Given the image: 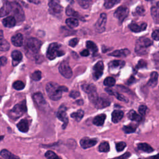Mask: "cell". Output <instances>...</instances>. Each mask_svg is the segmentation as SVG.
<instances>
[{
    "label": "cell",
    "mask_w": 159,
    "mask_h": 159,
    "mask_svg": "<svg viewBox=\"0 0 159 159\" xmlns=\"http://www.w3.org/2000/svg\"><path fill=\"white\" fill-rule=\"evenodd\" d=\"M66 14L67 16H75V17H80L78 16V13L76 12L71 7L68 6L66 9Z\"/></svg>",
    "instance_id": "cell-41"
},
{
    "label": "cell",
    "mask_w": 159,
    "mask_h": 159,
    "mask_svg": "<svg viewBox=\"0 0 159 159\" xmlns=\"http://www.w3.org/2000/svg\"><path fill=\"white\" fill-rule=\"evenodd\" d=\"M147 62L144 60H142L141 59L139 61L138 63H137V67L138 68H144V67H146L147 66Z\"/></svg>",
    "instance_id": "cell-50"
},
{
    "label": "cell",
    "mask_w": 159,
    "mask_h": 159,
    "mask_svg": "<svg viewBox=\"0 0 159 159\" xmlns=\"http://www.w3.org/2000/svg\"><path fill=\"white\" fill-rule=\"evenodd\" d=\"M80 55L81 56H83V57H87V56H88L89 55V52L88 50L84 49V50H83V51H81L80 52Z\"/></svg>",
    "instance_id": "cell-56"
},
{
    "label": "cell",
    "mask_w": 159,
    "mask_h": 159,
    "mask_svg": "<svg viewBox=\"0 0 159 159\" xmlns=\"http://www.w3.org/2000/svg\"><path fill=\"white\" fill-rule=\"evenodd\" d=\"M66 25L70 28H75L78 26L79 22L75 18H68L66 20Z\"/></svg>",
    "instance_id": "cell-33"
},
{
    "label": "cell",
    "mask_w": 159,
    "mask_h": 159,
    "mask_svg": "<svg viewBox=\"0 0 159 159\" xmlns=\"http://www.w3.org/2000/svg\"><path fill=\"white\" fill-rule=\"evenodd\" d=\"M42 42L36 38L28 39L25 42V51L26 55L30 58H35L41 47Z\"/></svg>",
    "instance_id": "cell-2"
},
{
    "label": "cell",
    "mask_w": 159,
    "mask_h": 159,
    "mask_svg": "<svg viewBox=\"0 0 159 159\" xmlns=\"http://www.w3.org/2000/svg\"><path fill=\"white\" fill-rule=\"evenodd\" d=\"M65 52L61 48V44L58 43H52L49 45L47 51V57L49 60H53L58 57L63 56Z\"/></svg>",
    "instance_id": "cell-3"
},
{
    "label": "cell",
    "mask_w": 159,
    "mask_h": 159,
    "mask_svg": "<svg viewBox=\"0 0 159 159\" xmlns=\"http://www.w3.org/2000/svg\"><path fill=\"white\" fill-rule=\"evenodd\" d=\"M152 45V41L147 37L139 39L135 44V52L139 55H144L147 53V48Z\"/></svg>",
    "instance_id": "cell-5"
},
{
    "label": "cell",
    "mask_w": 159,
    "mask_h": 159,
    "mask_svg": "<svg viewBox=\"0 0 159 159\" xmlns=\"http://www.w3.org/2000/svg\"><path fill=\"white\" fill-rule=\"evenodd\" d=\"M116 84V80L112 77H107L104 81V84L108 87L114 86Z\"/></svg>",
    "instance_id": "cell-39"
},
{
    "label": "cell",
    "mask_w": 159,
    "mask_h": 159,
    "mask_svg": "<svg viewBox=\"0 0 159 159\" xmlns=\"http://www.w3.org/2000/svg\"><path fill=\"white\" fill-rule=\"evenodd\" d=\"M106 116L104 114H101L98 115L93 119V122L94 125H98V126L102 125L104 122V120L106 119Z\"/></svg>",
    "instance_id": "cell-28"
},
{
    "label": "cell",
    "mask_w": 159,
    "mask_h": 159,
    "mask_svg": "<svg viewBox=\"0 0 159 159\" xmlns=\"http://www.w3.org/2000/svg\"><path fill=\"white\" fill-rule=\"evenodd\" d=\"M45 156L47 159H53L54 158H55L57 155H56V153H55L53 152L48 150L45 153Z\"/></svg>",
    "instance_id": "cell-45"
},
{
    "label": "cell",
    "mask_w": 159,
    "mask_h": 159,
    "mask_svg": "<svg viewBox=\"0 0 159 159\" xmlns=\"http://www.w3.org/2000/svg\"><path fill=\"white\" fill-rule=\"evenodd\" d=\"M11 12V6L9 1H5L3 6L0 8V17L9 14Z\"/></svg>",
    "instance_id": "cell-20"
},
{
    "label": "cell",
    "mask_w": 159,
    "mask_h": 159,
    "mask_svg": "<svg viewBox=\"0 0 159 159\" xmlns=\"http://www.w3.org/2000/svg\"><path fill=\"white\" fill-rule=\"evenodd\" d=\"M29 2H32V3H34V4H39L40 2V1H29Z\"/></svg>",
    "instance_id": "cell-60"
},
{
    "label": "cell",
    "mask_w": 159,
    "mask_h": 159,
    "mask_svg": "<svg viewBox=\"0 0 159 159\" xmlns=\"http://www.w3.org/2000/svg\"><path fill=\"white\" fill-rule=\"evenodd\" d=\"M46 91L48 96L53 101H57L61 98L63 92H67L68 88L64 86H59L57 83L51 81L46 84Z\"/></svg>",
    "instance_id": "cell-1"
},
{
    "label": "cell",
    "mask_w": 159,
    "mask_h": 159,
    "mask_svg": "<svg viewBox=\"0 0 159 159\" xmlns=\"http://www.w3.org/2000/svg\"><path fill=\"white\" fill-rule=\"evenodd\" d=\"M146 159H158V155H156L155 156H152L150 158H146Z\"/></svg>",
    "instance_id": "cell-59"
},
{
    "label": "cell",
    "mask_w": 159,
    "mask_h": 159,
    "mask_svg": "<svg viewBox=\"0 0 159 159\" xmlns=\"http://www.w3.org/2000/svg\"><path fill=\"white\" fill-rule=\"evenodd\" d=\"M42 78V73L39 70H37L34 71L32 75H31V78L34 80V81H39Z\"/></svg>",
    "instance_id": "cell-43"
},
{
    "label": "cell",
    "mask_w": 159,
    "mask_h": 159,
    "mask_svg": "<svg viewBox=\"0 0 159 159\" xmlns=\"http://www.w3.org/2000/svg\"><path fill=\"white\" fill-rule=\"evenodd\" d=\"M78 42H79V40H78V38L72 39L69 42V45L71 47H75L78 44Z\"/></svg>",
    "instance_id": "cell-51"
},
{
    "label": "cell",
    "mask_w": 159,
    "mask_h": 159,
    "mask_svg": "<svg viewBox=\"0 0 159 159\" xmlns=\"http://www.w3.org/2000/svg\"><path fill=\"white\" fill-rule=\"evenodd\" d=\"M53 159H61V157H59L58 156H57L55 158H54Z\"/></svg>",
    "instance_id": "cell-62"
},
{
    "label": "cell",
    "mask_w": 159,
    "mask_h": 159,
    "mask_svg": "<svg viewBox=\"0 0 159 159\" xmlns=\"http://www.w3.org/2000/svg\"><path fill=\"white\" fill-rule=\"evenodd\" d=\"M134 80H135V78H134L133 76H131V77L129 79V80H128V83L131 84V83H132L133 82H134Z\"/></svg>",
    "instance_id": "cell-58"
},
{
    "label": "cell",
    "mask_w": 159,
    "mask_h": 159,
    "mask_svg": "<svg viewBox=\"0 0 159 159\" xmlns=\"http://www.w3.org/2000/svg\"><path fill=\"white\" fill-rule=\"evenodd\" d=\"M4 139V135H0V142Z\"/></svg>",
    "instance_id": "cell-61"
},
{
    "label": "cell",
    "mask_w": 159,
    "mask_h": 159,
    "mask_svg": "<svg viewBox=\"0 0 159 159\" xmlns=\"http://www.w3.org/2000/svg\"><path fill=\"white\" fill-rule=\"evenodd\" d=\"M33 99L37 106H39L40 107H45L47 105V102L45 100L42 94L40 93H35L33 95Z\"/></svg>",
    "instance_id": "cell-14"
},
{
    "label": "cell",
    "mask_w": 159,
    "mask_h": 159,
    "mask_svg": "<svg viewBox=\"0 0 159 159\" xmlns=\"http://www.w3.org/2000/svg\"><path fill=\"white\" fill-rule=\"evenodd\" d=\"M105 90H106V91L108 94H111V95H114V92L111 89L106 88Z\"/></svg>",
    "instance_id": "cell-57"
},
{
    "label": "cell",
    "mask_w": 159,
    "mask_h": 159,
    "mask_svg": "<svg viewBox=\"0 0 159 159\" xmlns=\"http://www.w3.org/2000/svg\"><path fill=\"white\" fill-rule=\"evenodd\" d=\"M18 129L22 132H27L29 130V122L25 119H22L17 124Z\"/></svg>",
    "instance_id": "cell-26"
},
{
    "label": "cell",
    "mask_w": 159,
    "mask_h": 159,
    "mask_svg": "<svg viewBox=\"0 0 159 159\" xmlns=\"http://www.w3.org/2000/svg\"><path fill=\"white\" fill-rule=\"evenodd\" d=\"M104 70V64L102 61L97 62L93 67V78L97 80L101 77Z\"/></svg>",
    "instance_id": "cell-12"
},
{
    "label": "cell",
    "mask_w": 159,
    "mask_h": 159,
    "mask_svg": "<svg viewBox=\"0 0 159 159\" xmlns=\"http://www.w3.org/2000/svg\"><path fill=\"white\" fill-rule=\"evenodd\" d=\"M130 53V50L127 48L125 49H121V50H117L116 51H114L109 54L110 56H113V57H126L128 55H129Z\"/></svg>",
    "instance_id": "cell-21"
},
{
    "label": "cell",
    "mask_w": 159,
    "mask_h": 159,
    "mask_svg": "<svg viewBox=\"0 0 159 159\" xmlns=\"http://www.w3.org/2000/svg\"><path fill=\"white\" fill-rule=\"evenodd\" d=\"M151 15L152 17L155 21L156 24L158 23V20H159V5H158V2H157V4L155 6H152L151 7Z\"/></svg>",
    "instance_id": "cell-24"
},
{
    "label": "cell",
    "mask_w": 159,
    "mask_h": 159,
    "mask_svg": "<svg viewBox=\"0 0 159 159\" xmlns=\"http://www.w3.org/2000/svg\"><path fill=\"white\" fill-rule=\"evenodd\" d=\"M129 28L134 32H140L146 29L147 24L145 22H142L141 24L133 22L129 25Z\"/></svg>",
    "instance_id": "cell-15"
},
{
    "label": "cell",
    "mask_w": 159,
    "mask_h": 159,
    "mask_svg": "<svg viewBox=\"0 0 159 159\" xmlns=\"http://www.w3.org/2000/svg\"><path fill=\"white\" fill-rule=\"evenodd\" d=\"M158 75L157 72H156V71L152 72L150 75V80L147 83L148 86L152 87V88L156 86L157 84V83H158Z\"/></svg>",
    "instance_id": "cell-27"
},
{
    "label": "cell",
    "mask_w": 159,
    "mask_h": 159,
    "mask_svg": "<svg viewBox=\"0 0 159 159\" xmlns=\"http://www.w3.org/2000/svg\"><path fill=\"white\" fill-rule=\"evenodd\" d=\"M60 74L66 78H70L72 76V70L67 61H63L58 67Z\"/></svg>",
    "instance_id": "cell-7"
},
{
    "label": "cell",
    "mask_w": 159,
    "mask_h": 159,
    "mask_svg": "<svg viewBox=\"0 0 159 159\" xmlns=\"http://www.w3.org/2000/svg\"><path fill=\"white\" fill-rule=\"evenodd\" d=\"M136 125H134V124H130L128 125L124 126L122 128V130L126 134H130V133H133L136 130Z\"/></svg>",
    "instance_id": "cell-37"
},
{
    "label": "cell",
    "mask_w": 159,
    "mask_h": 159,
    "mask_svg": "<svg viewBox=\"0 0 159 159\" xmlns=\"http://www.w3.org/2000/svg\"><path fill=\"white\" fill-rule=\"evenodd\" d=\"M107 20V16L105 13H102L100 15L98 20L94 24V28L97 32L102 33L106 29V24Z\"/></svg>",
    "instance_id": "cell-8"
},
{
    "label": "cell",
    "mask_w": 159,
    "mask_h": 159,
    "mask_svg": "<svg viewBox=\"0 0 159 159\" xmlns=\"http://www.w3.org/2000/svg\"><path fill=\"white\" fill-rule=\"evenodd\" d=\"M98 150L101 152H107L110 150L109 145L107 142H103L100 143L98 147Z\"/></svg>",
    "instance_id": "cell-36"
},
{
    "label": "cell",
    "mask_w": 159,
    "mask_h": 159,
    "mask_svg": "<svg viewBox=\"0 0 159 159\" xmlns=\"http://www.w3.org/2000/svg\"><path fill=\"white\" fill-rule=\"evenodd\" d=\"M120 2V1L118 0H107L105 1L104 3V6L106 9H111L113 6H114L116 4Z\"/></svg>",
    "instance_id": "cell-38"
},
{
    "label": "cell",
    "mask_w": 159,
    "mask_h": 159,
    "mask_svg": "<svg viewBox=\"0 0 159 159\" xmlns=\"http://www.w3.org/2000/svg\"><path fill=\"white\" fill-rule=\"evenodd\" d=\"M1 156L5 159H20L17 156L11 153L6 149H2L0 152Z\"/></svg>",
    "instance_id": "cell-29"
},
{
    "label": "cell",
    "mask_w": 159,
    "mask_h": 159,
    "mask_svg": "<svg viewBox=\"0 0 159 159\" xmlns=\"http://www.w3.org/2000/svg\"><path fill=\"white\" fill-rule=\"evenodd\" d=\"M57 116L59 120L63 122L62 128L65 129L68 123V118L66 114V107L64 105H61L57 113Z\"/></svg>",
    "instance_id": "cell-9"
},
{
    "label": "cell",
    "mask_w": 159,
    "mask_h": 159,
    "mask_svg": "<svg viewBox=\"0 0 159 159\" xmlns=\"http://www.w3.org/2000/svg\"><path fill=\"white\" fill-rule=\"evenodd\" d=\"M147 107L145 105H141L139 107V112L141 116H144L146 113Z\"/></svg>",
    "instance_id": "cell-49"
},
{
    "label": "cell",
    "mask_w": 159,
    "mask_h": 159,
    "mask_svg": "<svg viewBox=\"0 0 159 159\" xmlns=\"http://www.w3.org/2000/svg\"><path fill=\"white\" fill-rule=\"evenodd\" d=\"M11 42L16 47H21L23 45V35L18 33L11 37Z\"/></svg>",
    "instance_id": "cell-19"
},
{
    "label": "cell",
    "mask_w": 159,
    "mask_h": 159,
    "mask_svg": "<svg viewBox=\"0 0 159 159\" xmlns=\"http://www.w3.org/2000/svg\"><path fill=\"white\" fill-rule=\"evenodd\" d=\"M80 95V93L78 91H72L70 93V96L73 98H75V99L79 97Z\"/></svg>",
    "instance_id": "cell-54"
},
{
    "label": "cell",
    "mask_w": 159,
    "mask_h": 159,
    "mask_svg": "<svg viewBox=\"0 0 159 159\" xmlns=\"http://www.w3.org/2000/svg\"><path fill=\"white\" fill-rule=\"evenodd\" d=\"M13 88L16 90H22L24 88L25 84L22 81H16L12 84Z\"/></svg>",
    "instance_id": "cell-40"
},
{
    "label": "cell",
    "mask_w": 159,
    "mask_h": 159,
    "mask_svg": "<svg viewBox=\"0 0 159 159\" xmlns=\"http://www.w3.org/2000/svg\"><path fill=\"white\" fill-rule=\"evenodd\" d=\"M125 65V62L122 60H114L109 63V67L111 71H118L122 68Z\"/></svg>",
    "instance_id": "cell-17"
},
{
    "label": "cell",
    "mask_w": 159,
    "mask_h": 159,
    "mask_svg": "<svg viewBox=\"0 0 159 159\" xmlns=\"http://www.w3.org/2000/svg\"><path fill=\"white\" fill-rule=\"evenodd\" d=\"M126 147V143L124 142H120L116 143V148L117 152H120L122 151L125 147Z\"/></svg>",
    "instance_id": "cell-44"
},
{
    "label": "cell",
    "mask_w": 159,
    "mask_h": 159,
    "mask_svg": "<svg viewBox=\"0 0 159 159\" xmlns=\"http://www.w3.org/2000/svg\"><path fill=\"white\" fill-rule=\"evenodd\" d=\"M78 4L83 7V8H88L89 6V1H78Z\"/></svg>",
    "instance_id": "cell-46"
},
{
    "label": "cell",
    "mask_w": 159,
    "mask_h": 159,
    "mask_svg": "<svg viewBox=\"0 0 159 159\" xmlns=\"http://www.w3.org/2000/svg\"><path fill=\"white\" fill-rule=\"evenodd\" d=\"M114 95H115L116 97L119 100H120V101H124V102H127V101H128L127 99L124 96H123V95H122V94H119V93H118L114 92Z\"/></svg>",
    "instance_id": "cell-48"
},
{
    "label": "cell",
    "mask_w": 159,
    "mask_h": 159,
    "mask_svg": "<svg viewBox=\"0 0 159 159\" xmlns=\"http://www.w3.org/2000/svg\"><path fill=\"white\" fill-rule=\"evenodd\" d=\"M129 14V9L127 7L124 6H121L118 7L114 13V16L117 18L120 22H122L124 19Z\"/></svg>",
    "instance_id": "cell-10"
},
{
    "label": "cell",
    "mask_w": 159,
    "mask_h": 159,
    "mask_svg": "<svg viewBox=\"0 0 159 159\" xmlns=\"http://www.w3.org/2000/svg\"><path fill=\"white\" fill-rule=\"evenodd\" d=\"M97 140L95 139H89L88 137H84L80 140V145L83 148H88L96 145Z\"/></svg>",
    "instance_id": "cell-13"
},
{
    "label": "cell",
    "mask_w": 159,
    "mask_h": 159,
    "mask_svg": "<svg viewBox=\"0 0 159 159\" xmlns=\"http://www.w3.org/2000/svg\"><path fill=\"white\" fill-rule=\"evenodd\" d=\"M130 155V153L126 152L124 154H123V155H120L118 157H116V158H112V159H126V158H129Z\"/></svg>",
    "instance_id": "cell-53"
},
{
    "label": "cell",
    "mask_w": 159,
    "mask_h": 159,
    "mask_svg": "<svg viewBox=\"0 0 159 159\" xmlns=\"http://www.w3.org/2000/svg\"><path fill=\"white\" fill-rule=\"evenodd\" d=\"M11 57L12 58V65L16 66L22 59V55L20 52L18 50H14L11 53Z\"/></svg>",
    "instance_id": "cell-22"
},
{
    "label": "cell",
    "mask_w": 159,
    "mask_h": 159,
    "mask_svg": "<svg viewBox=\"0 0 159 159\" xmlns=\"http://www.w3.org/2000/svg\"><path fill=\"white\" fill-rule=\"evenodd\" d=\"M3 25L6 27H12L16 24V20L13 16H9L6 18H4L2 21Z\"/></svg>",
    "instance_id": "cell-23"
},
{
    "label": "cell",
    "mask_w": 159,
    "mask_h": 159,
    "mask_svg": "<svg viewBox=\"0 0 159 159\" xmlns=\"http://www.w3.org/2000/svg\"><path fill=\"white\" fill-rule=\"evenodd\" d=\"M48 6L50 7L49 12L52 14H59L62 12L63 7L60 4L58 1H50L48 2Z\"/></svg>",
    "instance_id": "cell-11"
},
{
    "label": "cell",
    "mask_w": 159,
    "mask_h": 159,
    "mask_svg": "<svg viewBox=\"0 0 159 159\" xmlns=\"http://www.w3.org/2000/svg\"><path fill=\"white\" fill-rule=\"evenodd\" d=\"M137 147L139 150L147 153H150L153 151V148L146 143H140L137 145Z\"/></svg>",
    "instance_id": "cell-32"
},
{
    "label": "cell",
    "mask_w": 159,
    "mask_h": 159,
    "mask_svg": "<svg viewBox=\"0 0 159 159\" xmlns=\"http://www.w3.org/2000/svg\"><path fill=\"white\" fill-rule=\"evenodd\" d=\"M135 11H136V13H137L138 15L143 16V15L145 14V10L144 7H143L142 6H138V7L136 8Z\"/></svg>",
    "instance_id": "cell-47"
},
{
    "label": "cell",
    "mask_w": 159,
    "mask_h": 159,
    "mask_svg": "<svg viewBox=\"0 0 159 159\" xmlns=\"http://www.w3.org/2000/svg\"><path fill=\"white\" fill-rule=\"evenodd\" d=\"M26 111V103L25 101L24 100L14 106V107L9 112V116L11 119L16 120L22 116Z\"/></svg>",
    "instance_id": "cell-4"
},
{
    "label": "cell",
    "mask_w": 159,
    "mask_h": 159,
    "mask_svg": "<svg viewBox=\"0 0 159 159\" xmlns=\"http://www.w3.org/2000/svg\"><path fill=\"white\" fill-rule=\"evenodd\" d=\"M10 48L9 42L4 38L3 32L0 30V51H7Z\"/></svg>",
    "instance_id": "cell-18"
},
{
    "label": "cell",
    "mask_w": 159,
    "mask_h": 159,
    "mask_svg": "<svg viewBox=\"0 0 159 159\" xmlns=\"http://www.w3.org/2000/svg\"><path fill=\"white\" fill-rule=\"evenodd\" d=\"M124 116V112L120 110H114L112 113V121L114 123L119 122Z\"/></svg>",
    "instance_id": "cell-25"
},
{
    "label": "cell",
    "mask_w": 159,
    "mask_h": 159,
    "mask_svg": "<svg viewBox=\"0 0 159 159\" xmlns=\"http://www.w3.org/2000/svg\"><path fill=\"white\" fill-rule=\"evenodd\" d=\"M127 117L129 119H130L132 120H135L137 122H139L142 120V117L140 115L138 114L134 110H130L129 112V113L127 114Z\"/></svg>",
    "instance_id": "cell-30"
},
{
    "label": "cell",
    "mask_w": 159,
    "mask_h": 159,
    "mask_svg": "<svg viewBox=\"0 0 159 159\" xmlns=\"http://www.w3.org/2000/svg\"><path fill=\"white\" fill-rule=\"evenodd\" d=\"M152 37L153 40H159V30L158 29L155 30L152 34Z\"/></svg>",
    "instance_id": "cell-52"
},
{
    "label": "cell",
    "mask_w": 159,
    "mask_h": 159,
    "mask_svg": "<svg viewBox=\"0 0 159 159\" xmlns=\"http://www.w3.org/2000/svg\"><path fill=\"white\" fill-rule=\"evenodd\" d=\"M86 47L92 52L93 55H96V53L98 51V47L96 46V45L92 41H87L86 42Z\"/></svg>",
    "instance_id": "cell-35"
},
{
    "label": "cell",
    "mask_w": 159,
    "mask_h": 159,
    "mask_svg": "<svg viewBox=\"0 0 159 159\" xmlns=\"http://www.w3.org/2000/svg\"><path fill=\"white\" fill-rule=\"evenodd\" d=\"M81 88L84 92L89 94L96 91V88L93 84H84L81 86Z\"/></svg>",
    "instance_id": "cell-31"
},
{
    "label": "cell",
    "mask_w": 159,
    "mask_h": 159,
    "mask_svg": "<svg viewBox=\"0 0 159 159\" xmlns=\"http://www.w3.org/2000/svg\"><path fill=\"white\" fill-rule=\"evenodd\" d=\"M110 103L111 102L107 97H106L105 96H101L100 98H98V101L96 102L95 105L97 108L101 109L107 107L108 106L110 105Z\"/></svg>",
    "instance_id": "cell-16"
},
{
    "label": "cell",
    "mask_w": 159,
    "mask_h": 159,
    "mask_svg": "<svg viewBox=\"0 0 159 159\" xmlns=\"http://www.w3.org/2000/svg\"><path fill=\"white\" fill-rule=\"evenodd\" d=\"M7 63V58L5 57H0V67L4 66Z\"/></svg>",
    "instance_id": "cell-55"
},
{
    "label": "cell",
    "mask_w": 159,
    "mask_h": 159,
    "mask_svg": "<svg viewBox=\"0 0 159 159\" xmlns=\"http://www.w3.org/2000/svg\"><path fill=\"white\" fill-rule=\"evenodd\" d=\"M98 98H99V97H98V95L96 91L93 92L89 94V99L90 101L92 103H93L94 104H96V102L98 101Z\"/></svg>",
    "instance_id": "cell-42"
},
{
    "label": "cell",
    "mask_w": 159,
    "mask_h": 159,
    "mask_svg": "<svg viewBox=\"0 0 159 159\" xmlns=\"http://www.w3.org/2000/svg\"><path fill=\"white\" fill-rule=\"evenodd\" d=\"M11 6V11H12L14 13V17L16 21L20 22L24 20L25 16L24 11L20 6V4H19L16 1L10 2Z\"/></svg>",
    "instance_id": "cell-6"
},
{
    "label": "cell",
    "mask_w": 159,
    "mask_h": 159,
    "mask_svg": "<svg viewBox=\"0 0 159 159\" xmlns=\"http://www.w3.org/2000/svg\"><path fill=\"white\" fill-rule=\"evenodd\" d=\"M83 116H84V111L81 109H80L75 112H73L71 114V117L75 119L77 122L80 121L83 118Z\"/></svg>",
    "instance_id": "cell-34"
}]
</instances>
